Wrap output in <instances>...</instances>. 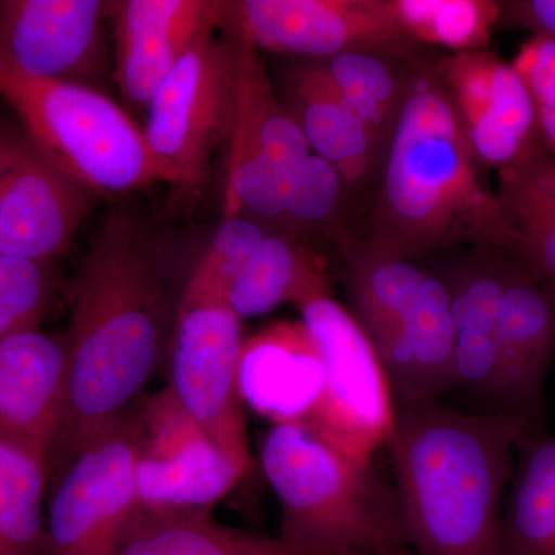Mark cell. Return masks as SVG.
<instances>
[{
	"mask_svg": "<svg viewBox=\"0 0 555 555\" xmlns=\"http://www.w3.org/2000/svg\"><path fill=\"white\" fill-rule=\"evenodd\" d=\"M436 69L481 166L505 170L542 147L534 101L513 64L474 50Z\"/></svg>",
	"mask_w": 555,
	"mask_h": 555,
	"instance_id": "obj_14",
	"label": "cell"
},
{
	"mask_svg": "<svg viewBox=\"0 0 555 555\" xmlns=\"http://www.w3.org/2000/svg\"><path fill=\"white\" fill-rule=\"evenodd\" d=\"M268 230L248 218L222 219L182 288L178 309L203 305L225 306L230 287Z\"/></svg>",
	"mask_w": 555,
	"mask_h": 555,
	"instance_id": "obj_27",
	"label": "cell"
},
{
	"mask_svg": "<svg viewBox=\"0 0 555 555\" xmlns=\"http://www.w3.org/2000/svg\"><path fill=\"white\" fill-rule=\"evenodd\" d=\"M57 291L53 264L0 255V339L39 328Z\"/></svg>",
	"mask_w": 555,
	"mask_h": 555,
	"instance_id": "obj_28",
	"label": "cell"
},
{
	"mask_svg": "<svg viewBox=\"0 0 555 555\" xmlns=\"http://www.w3.org/2000/svg\"><path fill=\"white\" fill-rule=\"evenodd\" d=\"M115 80L127 102L147 108L164 80L199 39L218 30V0L108 2Z\"/></svg>",
	"mask_w": 555,
	"mask_h": 555,
	"instance_id": "obj_15",
	"label": "cell"
},
{
	"mask_svg": "<svg viewBox=\"0 0 555 555\" xmlns=\"http://www.w3.org/2000/svg\"><path fill=\"white\" fill-rule=\"evenodd\" d=\"M67 401L51 454L53 483L102 430L139 403L169 353L171 308L159 251L133 214L102 222L67 292Z\"/></svg>",
	"mask_w": 555,
	"mask_h": 555,
	"instance_id": "obj_1",
	"label": "cell"
},
{
	"mask_svg": "<svg viewBox=\"0 0 555 555\" xmlns=\"http://www.w3.org/2000/svg\"><path fill=\"white\" fill-rule=\"evenodd\" d=\"M323 383V360L302 321L278 324L243 345L241 397L273 425H306Z\"/></svg>",
	"mask_w": 555,
	"mask_h": 555,
	"instance_id": "obj_17",
	"label": "cell"
},
{
	"mask_svg": "<svg viewBox=\"0 0 555 555\" xmlns=\"http://www.w3.org/2000/svg\"><path fill=\"white\" fill-rule=\"evenodd\" d=\"M324 297H332L331 286L309 251L298 241L268 232L230 287L225 306L243 320L287 302L301 309Z\"/></svg>",
	"mask_w": 555,
	"mask_h": 555,
	"instance_id": "obj_23",
	"label": "cell"
},
{
	"mask_svg": "<svg viewBox=\"0 0 555 555\" xmlns=\"http://www.w3.org/2000/svg\"><path fill=\"white\" fill-rule=\"evenodd\" d=\"M398 16L418 43L481 50L500 17L499 3L477 0H393Z\"/></svg>",
	"mask_w": 555,
	"mask_h": 555,
	"instance_id": "obj_26",
	"label": "cell"
},
{
	"mask_svg": "<svg viewBox=\"0 0 555 555\" xmlns=\"http://www.w3.org/2000/svg\"><path fill=\"white\" fill-rule=\"evenodd\" d=\"M67 377L64 335L31 328L0 339V443L49 466L64 418Z\"/></svg>",
	"mask_w": 555,
	"mask_h": 555,
	"instance_id": "obj_16",
	"label": "cell"
},
{
	"mask_svg": "<svg viewBox=\"0 0 555 555\" xmlns=\"http://www.w3.org/2000/svg\"><path fill=\"white\" fill-rule=\"evenodd\" d=\"M513 65L534 101L543 147L555 156V40L534 36L518 51Z\"/></svg>",
	"mask_w": 555,
	"mask_h": 555,
	"instance_id": "obj_29",
	"label": "cell"
},
{
	"mask_svg": "<svg viewBox=\"0 0 555 555\" xmlns=\"http://www.w3.org/2000/svg\"><path fill=\"white\" fill-rule=\"evenodd\" d=\"M137 404L53 481L47 555H116L139 509Z\"/></svg>",
	"mask_w": 555,
	"mask_h": 555,
	"instance_id": "obj_9",
	"label": "cell"
},
{
	"mask_svg": "<svg viewBox=\"0 0 555 555\" xmlns=\"http://www.w3.org/2000/svg\"><path fill=\"white\" fill-rule=\"evenodd\" d=\"M107 22L102 0H0V57L31 78L100 90Z\"/></svg>",
	"mask_w": 555,
	"mask_h": 555,
	"instance_id": "obj_13",
	"label": "cell"
},
{
	"mask_svg": "<svg viewBox=\"0 0 555 555\" xmlns=\"http://www.w3.org/2000/svg\"><path fill=\"white\" fill-rule=\"evenodd\" d=\"M286 107L315 155L338 171L345 185L378 173L386 142L352 112L320 61L297 67L286 82Z\"/></svg>",
	"mask_w": 555,
	"mask_h": 555,
	"instance_id": "obj_19",
	"label": "cell"
},
{
	"mask_svg": "<svg viewBox=\"0 0 555 555\" xmlns=\"http://www.w3.org/2000/svg\"><path fill=\"white\" fill-rule=\"evenodd\" d=\"M499 173L505 255L555 294V156L542 145Z\"/></svg>",
	"mask_w": 555,
	"mask_h": 555,
	"instance_id": "obj_20",
	"label": "cell"
},
{
	"mask_svg": "<svg viewBox=\"0 0 555 555\" xmlns=\"http://www.w3.org/2000/svg\"><path fill=\"white\" fill-rule=\"evenodd\" d=\"M139 506L208 509L246 476L247 466L219 451L169 387L137 404Z\"/></svg>",
	"mask_w": 555,
	"mask_h": 555,
	"instance_id": "obj_11",
	"label": "cell"
},
{
	"mask_svg": "<svg viewBox=\"0 0 555 555\" xmlns=\"http://www.w3.org/2000/svg\"><path fill=\"white\" fill-rule=\"evenodd\" d=\"M499 339L518 414L546 427L545 382L555 360V294L511 259L499 317Z\"/></svg>",
	"mask_w": 555,
	"mask_h": 555,
	"instance_id": "obj_18",
	"label": "cell"
},
{
	"mask_svg": "<svg viewBox=\"0 0 555 555\" xmlns=\"http://www.w3.org/2000/svg\"><path fill=\"white\" fill-rule=\"evenodd\" d=\"M247 47L204 36L171 69L147 107L144 138L159 182L193 190L203 184L222 142H228Z\"/></svg>",
	"mask_w": 555,
	"mask_h": 555,
	"instance_id": "obj_6",
	"label": "cell"
},
{
	"mask_svg": "<svg viewBox=\"0 0 555 555\" xmlns=\"http://www.w3.org/2000/svg\"><path fill=\"white\" fill-rule=\"evenodd\" d=\"M386 449L409 547L500 555L503 509L528 423L443 401L396 403Z\"/></svg>",
	"mask_w": 555,
	"mask_h": 555,
	"instance_id": "obj_2",
	"label": "cell"
},
{
	"mask_svg": "<svg viewBox=\"0 0 555 555\" xmlns=\"http://www.w3.org/2000/svg\"><path fill=\"white\" fill-rule=\"evenodd\" d=\"M480 167L436 67L416 64L379 163L366 246L411 261L460 244L505 254V224Z\"/></svg>",
	"mask_w": 555,
	"mask_h": 555,
	"instance_id": "obj_3",
	"label": "cell"
},
{
	"mask_svg": "<svg viewBox=\"0 0 555 555\" xmlns=\"http://www.w3.org/2000/svg\"><path fill=\"white\" fill-rule=\"evenodd\" d=\"M116 555H298L280 539L218 524L210 511L139 506Z\"/></svg>",
	"mask_w": 555,
	"mask_h": 555,
	"instance_id": "obj_22",
	"label": "cell"
},
{
	"mask_svg": "<svg viewBox=\"0 0 555 555\" xmlns=\"http://www.w3.org/2000/svg\"><path fill=\"white\" fill-rule=\"evenodd\" d=\"M363 555H422L418 553H415L412 547H401V550L396 551H389V553H379V554H363Z\"/></svg>",
	"mask_w": 555,
	"mask_h": 555,
	"instance_id": "obj_31",
	"label": "cell"
},
{
	"mask_svg": "<svg viewBox=\"0 0 555 555\" xmlns=\"http://www.w3.org/2000/svg\"><path fill=\"white\" fill-rule=\"evenodd\" d=\"M241 318L222 305L177 309L169 349V389L208 440L250 466L240 390Z\"/></svg>",
	"mask_w": 555,
	"mask_h": 555,
	"instance_id": "obj_10",
	"label": "cell"
},
{
	"mask_svg": "<svg viewBox=\"0 0 555 555\" xmlns=\"http://www.w3.org/2000/svg\"><path fill=\"white\" fill-rule=\"evenodd\" d=\"M0 98L31 144L96 195L159 182L144 131L101 90L31 78L0 57Z\"/></svg>",
	"mask_w": 555,
	"mask_h": 555,
	"instance_id": "obj_5",
	"label": "cell"
},
{
	"mask_svg": "<svg viewBox=\"0 0 555 555\" xmlns=\"http://www.w3.org/2000/svg\"><path fill=\"white\" fill-rule=\"evenodd\" d=\"M218 30L248 49L323 61L350 51L414 62L416 42L396 2L218 0Z\"/></svg>",
	"mask_w": 555,
	"mask_h": 555,
	"instance_id": "obj_8",
	"label": "cell"
},
{
	"mask_svg": "<svg viewBox=\"0 0 555 555\" xmlns=\"http://www.w3.org/2000/svg\"><path fill=\"white\" fill-rule=\"evenodd\" d=\"M320 62L347 107L387 144L406 96L414 62L364 51Z\"/></svg>",
	"mask_w": 555,
	"mask_h": 555,
	"instance_id": "obj_24",
	"label": "cell"
},
{
	"mask_svg": "<svg viewBox=\"0 0 555 555\" xmlns=\"http://www.w3.org/2000/svg\"><path fill=\"white\" fill-rule=\"evenodd\" d=\"M499 21L526 28L535 38L555 40V0H524L500 5Z\"/></svg>",
	"mask_w": 555,
	"mask_h": 555,
	"instance_id": "obj_30",
	"label": "cell"
},
{
	"mask_svg": "<svg viewBox=\"0 0 555 555\" xmlns=\"http://www.w3.org/2000/svg\"><path fill=\"white\" fill-rule=\"evenodd\" d=\"M299 310L324 366L323 390L305 426L328 447L371 465L396 422V398L382 361L353 313L334 298H318Z\"/></svg>",
	"mask_w": 555,
	"mask_h": 555,
	"instance_id": "obj_7",
	"label": "cell"
},
{
	"mask_svg": "<svg viewBox=\"0 0 555 555\" xmlns=\"http://www.w3.org/2000/svg\"><path fill=\"white\" fill-rule=\"evenodd\" d=\"M96 196L53 166L25 133L0 130V255L54 264Z\"/></svg>",
	"mask_w": 555,
	"mask_h": 555,
	"instance_id": "obj_12",
	"label": "cell"
},
{
	"mask_svg": "<svg viewBox=\"0 0 555 555\" xmlns=\"http://www.w3.org/2000/svg\"><path fill=\"white\" fill-rule=\"evenodd\" d=\"M281 507L280 539L298 555H363L408 547L393 481L305 425H273L261 443Z\"/></svg>",
	"mask_w": 555,
	"mask_h": 555,
	"instance_id": "obj_4",
	"label": "cell"
},
{
	"mask_svg": "<svg viewBox=\"0 0 555 555\" xmlns=\"http://www.w3.org/2000/svg\"><path fill=\"white\" fill-rule=\"evenodd\" d=\"M500 555H555V436L528 427L503 509Z\"/></svg>",
	"mask_w": 555,
	"mask_h": 555,
	"instance_id": "obj_21",
	"label": "cell"
},
{
	"mask_svg": "<svg viewBox=\"0 0 555 555\" xmlns=\"http://www.w3.org/2000/svg\"><path fill=\"white\" fill-rule=\"evenodd\" d=\"M49 466L0 443V555H47L43 496Z\"/></svg>",
	"mask_w": 555,
	"mask_h": 555,
	"instance_id": "obj_25",
	"label": "cell"
}]
</instances>
